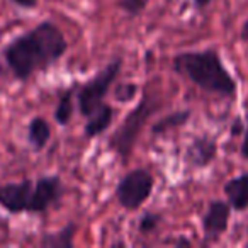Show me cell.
I'll return each mask as SVG.
<instances>
[{"label": "cell", "mask_w": 248, "mask_h": 248, "mask_svg": "<svg viewBox=\"0 0 248 248\" xmlns=\"http://www.w3.org/2000/svg\"><path fill=\"white\" fill-rule=\"evenodd\" d=\"M66 49L68 43L58 26L45 21L9 43L4 49V58L16 78L26 82L36 72L58 62Z\"/></svg>", "instance_id": "6da1fadb"}, {"label": "cell", "mask_w": 248, "mask_h": 248, "mask_svg": "<svg viewBox=\"0 0 248 248\" xmlns=\"http://www.w3.org/2000/svg\"><path fill=\"white\" fill-rule=\"evenodd\" d=\"M173 70L206 92L224 97L236 93V82L214 49L180 53L173 58Z\"/></svg>", "instance_id": "7a4b0ae2"}, {"label": "cell", "mask_w": 248, "mask_h": 248, "mask_svg": "<svg viewBox=\"0 0 248 248\" xmlns=\"http://www.w3.org/2000/svg\"><path fill=\"white\" fill-rule=\"evenodd\" d=\"M155 109H156V104L153 100V97L145 93L143 99L138 102V106L124 117L123 124L110 136L109 148L114 150L123 160H128L133 148H135L136 141H138V136L141 133L143 126L148 123V119L155 112Z\"/></svg>", "instance_id": "3957f363"}, {"label": "cell", "mask_w": 248, "mask_h": 248, "mask_svg": "<svg viewBox=\"0 0 248 248\" xmlns=\"http://www.w3.org/2000/svg\"><path fill=\"white\" fill-rule=\"evenodd\" d=\"M121 66H123V60H112L92 80H89L85 85L80 87V90L77 92V102H78V110L83 117H89L97 107L104 104V99H106L110 85L119 75Z\"/></svg>", "instance_id": "277c9868"}, {"label": "cell", "mask_w": 248, "mask_h": 248, "mask_svg": "<svg viewBox=\"0 0 248 248\" xmlns=\"http://www.w3.org/2000/svg\"><path fill=\"white\" fill-rule=\"evenodd\" d=\"M153 175L145 169H135L121 179L116 189L117 202L128 211H136L150 199L153 190Z\"/></svg>", "instance_id": "5b68a950"}, {"label": "cell", "mask_w": 248, "mask_h": 248, "mask_svg": "<svg viewBox=\"0 0 248 248\" xmlns=\"http://www.w3.org/2000/svg\"><path fill=\"white\" fill-rule=\"evenodd\" d=\"M63 196L62 179L58 175L39 177L32 187V197L29 213H46L49 207L58 204Z\"/></svg>", "instance_id": "8992f818"}, {"label": "cell", "mask_w": 248, "mask_h": 248, "mask_svg": "<svg viewBox=\"0 0 248 248\" xmlns=\"http://www.w3.org/2000/svg\"><path fill=\"white\" fill-rule=\"evenodd\" d=\"M32 180L26 179L22 182L0 186V206L12 214L29 213L32 197Z\"/></svg>", "instance_id": "52a82bcc"}, {"label": "cell", "mask_w": 248, "mask_h": 248, "mask_svg": "<svg viewBox=\"0 0 248 248\" xmlns=\"http://www.w3.org/2000/svg\"><path fill=\"white\" fill-rule=\"evenodd\" d=\"M231 206L226 201H213L202 216V231L206 240H217L228 230Z\"/></svg>", "instance_id": "ba28073f"}, {"label": "cell", "mask_w": 248, "mask_h": 248, "mask_svg": "<svg viewBox=\"0 0 248 248\" xmlns=\"http://www.w3.org/2000/svg\"><path fill=\"white\" fill-rule=\"evenodd\" d=\"M216 153H217V145L213 138H209V136H197L187 146L186 162L190 167L202 169V167H207L216 158Z\"/></svg>", "instance_id": "9c48e42d"}, {"label": "cell", "mask_w": 248, "mask_h": 248, "mask_svg": "<svg viewBox=\"0 0 248 248\" xmlns=\"http://www.w3.org/2000/svg\"><path fill=\"white\" fill-rule=\"evenodd\" d=\"M231 209L245 211L248 207V172L230 179L223 187Z\"/></svg>", "instance_id": "30bf717a"}, {"label": "cell", "mask_w": 248, "mask_h": 248, "mask_svg": "<svg viewBox=\"0 0 248 248\" xmlns=\"http://www.w3.org/2000/svg\"><path fill=\"white\" fill-rule=\"evenodd\" d=\"M112 117H114V109L109 104L104 102L102 106L97 107V109L87 117V124H85V128H83L85 138L92 140V138H95V136L102 135L110 126Z\"/></svg>", "instance_id": "8fae6325"}, {"label": "cell", "mask_w": 248, "mask_h": 248, "mask_svg": "<svg viewBox=\"0 0 248 248\" xmlns=\"http://www.w3.org/2000/svg\"><path fill=\"white\" fill-rule=\"evenodd\" d=\"M49 138H51V126H49V123L45 117H34L28 126L29 143L34 146V150L41 152L49 143Z\"/></svg>", "instance_id": "7c38bea8"}, {"label": "cell", "mask_w": 248, "mask_h": 248, "mask_svg": "<svg viewBox=\"0 0 248 248\" xmlns=\"http://www.w3.org/2000/svg\"><path fill=\"white\" fill-rule=\"evenodd\" d=\"M75 231H77V224L70 223V224H66L63 230L56 231V233L45 234L41 240V245L48 248H70L73 245Z\"/></svg>", "instance_id": "4fadbf2b"}, {"label": "cell", "mask_w": 248, "mask_h": 248, "mask_svg": "<svg viewBox=\"0 0 248 248\" xmlns=\"http://www.w3.org/2000/svg\"><path fill=\"white\" fill-rule=\"evenodd\" d=\"M190 119V110H175V112L169 114V116H163L160 121H156L153 124L152 133L153 135H163L169 129L179 128V126H184L187 121Z\"/></svg>", "instance_id": "5bb4252c"}, {"label": "cell", "mask_w": 248, "mask_h": 248, "mask_svg": "<svg viewBox=\"0 0 248 248\" xmlns=\"http://www.w3.org/2000/svg\"><path fill=\"white\" fill-rule=\"evenodd\" d=\"M73 116V89H68L65 92H62L58 100V106L55 109V119L58 124L65 126L70 123Z\"/></svg>", "instance_id": "9a60e30c"}, {"label": "cell", "mask_w": 248, "mask_h": 248, "mask_svg": "<svg viewBox=\"0 0 248 248\" xmlns=\"http://www.w3.org/2000/svg\"><path fill=\"white\" fill-rule=\"evenodd\" d=\"M138 95V85L133 82H121L114 89V99L117 102H129Z\"/></svg>", "instance_id": "2e32d148"}, {"label": "cell", "mask_w": 248, "mask_h": 248, "mask_svg": "<svg viewBox=\"0 0 248 248\" xmlns=\"http://www.w3.org/2000/svg\"><path fill=\"white\" fill-rule=\"evenodd\" d=\"M146 4H148V0H117V7L131 17L141 14L146 9Z\"/></svg>", "instance_id": "e0dca14e"}, {"label": "cell", "mask_w": 248, "mask_h": 248, "mask_svg": "<svg viewBox=\"0 0 248 248\" xmlns=\"http://www.w3.org/2000/svg\"><path fill=\"white\" fill-rule=\"evenodd\" d=\"M160 221H162V216L156 213H145L141 216V219H140V224H138V230L140 233H152L153 230H155L156 226L160 224Z\"/></svg>", "instance_id": "ac0fdd59"}, {"label": "cell", "mask_w": 248, "mask_h": 248, "mask_svg": "<svg viewBox=\"0 0 248 248\" xmlns=\"http://www.w3.org/2000/svg\"><path fill=\"white\" fill-rule=\"evenodd\" d=\"M17 7H22V9H34L38 5V0H12Z\"/></svg>", "instance_id": "d6986e66"}, {"label": "cell", "mask_w": 248, "mask_h": 248, "mask_svg": "<svg viewBox=\"0 0 248 248\" xmlns=\"http://www.w3.org/2000/svg\"><path fill=\"white\" fill-rule=\"evenodd\" d=\"M241 155H243V158L248 160V129H247V133H245L243 145H241Z\"/></svg>", "instance_id": "ffe728a7"}, {"label": "cell", "mask_w": 248, "mask_h": 248, "mask_svg": "<svg viewBox=\"0 0 248 248\" xmlns=\"http://www.w3.org/2000/svg\"><path fill=\"white\" fill-rule=\"evenodd\" d=\"M192 2H194V5H196V9H201V11L206 9L207 5L211 4V0H192Z\"/></svg>", "instance_id": "44dd1931"}, {"label": "cell", "mask_w": 248, "mask_h": 248, "mask_svg": "<svg viewBox=\"0 0 248 248\" xmlns=\"http://www.w3.org/2000/svg\"><path fill=\"white\" fill-rule=\"evenodd\" d=\"M240 38L243 39V41H248V19L245 21L243 28H241V32H240Z\"/></svg>", "instance_id": "7402d4cb"}, {"label": "cell", "mask_w": 248, "mask_h": 248, "mask_svg": "<svg viewBox=\"0 0 248 248\" xmlns=\"http://www.w3.org/2000/svg\"><path fill=\"white\" fill-rule=\"evenodd\" d=\"M175 245H177V247H182V245H190V241L186 240V238H180V240L175 241Z\"/></svg>", "instance_id": "603a6c76"}, {"label": "cell", "mask_w": 248, "mask_h": 248, "mask_svg": "<svg viewBox=\"0 0 248 248\" xmlns=\"http://www.w3.org/2000/svg\"><path fill=\"white\" fill-rule=\"evenodd\" d=\"M0 77H2V66H0Z\"/></svg>", "instance_id": "cb8c5ba5"}]
</instances>
